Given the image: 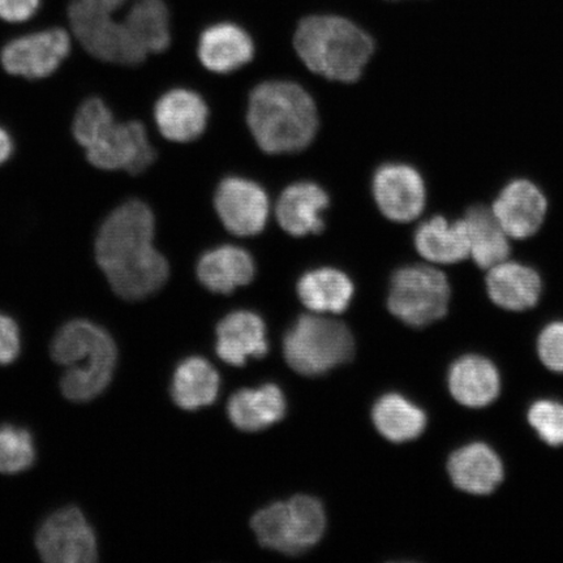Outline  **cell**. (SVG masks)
<instances>
[{
    "mask_svg": "<svg viewBox=\"0 0 563 563\" xmlns=\"http://www.w3.org/2000/svg\"><path fill=\"white\" fill-rule=\"evenodd\" d=\"M325 189L313 181H298L280 194L276 207L279 227L292 236L321 234L325 229L323 213L329 208Z\"/></svg>",
    "mask_w": 563,
    "mask_h": 563,
    "instance_id": "16",
    "label": "cell"
},
{
    "mask_svg": "<svg viewBox=\"0 0 563 563\" xmlns=\"http://www.w3.org/2000/svg\"><path fill=\"white\" fill-rule=\"evenodd\" d=\"M229 418L244 432H258L284 419L286 399L277 385L267 384L258 389H243L231 397Z\"/></svg>",
    "mask_w": 563,
    "mask_h": 563,
    "instance_id": "23",
    "label": "cell"
},
{
    "mask_svg": "<svg viewBox=\"0 0 563 563\" xmlns=\"http://www.w3.org/2000/svg\"><path fill=\"white\" fill-rule=\"evenodd\" d=\"M200 62L214 74H231L255 55L251 35L234 23H218L203 31L199 40Z\"/></svg>",
    "mask_w": 563,
    "mask_h": 563,
    "instance_id": "19",
    "label": "cell"
},
{
    "mask_svg": "<svg viewBox=\"0 0 563 563\" xmlns=\"http://www.w3.org/2000/svg\"><path fill=\"white\" fill-rule=\"evenodd\" d=\"M124 24L146 54L164 53L170 46V13L164 0H137Z\"/></svg>",
    "mask_w": 563,
    "mask_h": 563,
    "instance_id": "29",
    "label": "cell"
},
{
    "mask_svg": "<svg viewBox=\"0 0 563 563\" xmlns=\"http://www.w3.org/2000/svg\"><path fill=\"white\" fill-rule=\"evenodd\" d=\"M41 0H0V19L18 24L31 20L40 10Z\"/></svg>",
    "mask_w": 563,
    "mask_h": 563,
    "instance_id": "34",
    "label": "cell"
},
{
    "mask_svg": "<svg viewBox=\"0 0 563 563\" xmlns=\"http://www.w3.org/2000/svg\"><path fill=\"white\" fill-rule=\"evenodd\" d=\"M156 218L144 201L121 203L104 218L95 244L98 266L112 291L124 300H143L168 279V263L154 246Z\"/></svg>",
    "mask_w": 563,
    "mask_h": 563,
    "instance_id": "1",
    "label": "cell"
},
{
    "mask_svg": "<svg viewBox=\"0 0 563 563\" xmlns=\"http://www.w3.org/2000/svg\"><path fill=\"white\" fill-rule=\"evenodd\" d=\"M73 133L91 166L103 172L144 173L154 164V150L143 123L118 122L102 98L90 97L77 109Z\"/></svg>",
    "mask_w": 563,
    "mask_h": 563,
    "instance_id": "3",
    "label": "cell"
},
{
    "mask_svg": "<svg viewBox=\"0 0 563 563\" xmlns=\"http://www.w3.org/2000/svg\"><path fill=\"white\" fill-rule=\"evenodd\" d=\"M372 419L379 434L394 443L417 440L427 428L426 412L399 394L379 398Z\"/></svg>",
    "mask_w": 563,
    "mask_h": 563,
    "instance_id": "28",
    "label": "cell"
},
{
    "mask_svg": "<svg viewBox=\"0 0 563 563\" xmlns=\"http://www.w3.org/2000/svg\"><path fill=\"white\" fill-rule=\"evenodd\" d=\"M220 384V375L206 358L188 357L175 369L172 397L183 410L196 411L214 404Z\"/></svg>",
    "mask_w": 563,
    "mask_h": 563,
    "instance_id": "27",
    "label": "cell"
},
{
    "mask_svg": "<svg viewBox=\"0 0 563 563\" xmlns=\"http://www.w3.org/2000/svg\"><path fill=\"white\" fill-rule=\"evenodd\" d=\"M463 222L467 230L470 255L478 267L489 271L508 260L509 235L492 209L483 206L470 208Z\"/></svg>",
    "mask_w": 563,
    "mask_h": 563,
    "instance_id": "25",
    "label": "cell"
},
{
    "mask_svg": "<svg viewBox=\"0 0 563 563\" xmlns=\"http://www.w3.org/2000/svg\"><path fill=\"white\" fill-rule=\"evenodd\" d=\"M449 301V280L432 266L410 265L393 274L387 307L408 327L424 328L443 319Z\"/></svg>",
    "mask_w": 563,
    "mask_h": 563,
    "instance_id": "8",
    "label": "cell"
},
{
    "mask_svg": "<svg viewBox=\"0 0 563 563\" xmlns=\"http://www.w3.org/2000/svg\"><path fill=\"white\" fill-rule=\"evenodd\" d=\"M13 150H15V144H13L10 132L0 125V166H3L12 157Z\"/></svg>",
    "mask_w": 563,
    "mask_h": 563,
    "instance_id": "35",
    "label": "cell"
},
{
    "mask_svg": "<svg viewBox=\"0 0 563 563\" xmlns=\"http://www.w3.org/2000/svg\"><path fill=\"white\" fill-rule=\"evenodd\" d=\"M415 246L421 257L434 264L450 265L470 256V242L463 220L450 222L433 217L415 232Z\"/></svg>",
    "mask_w": 563,
    "mask_h": 563,
    "instance_id": "24",
    "label": "cell"
},
{
    "mask_svg": "<svg viewBox=\"0 0 563 563\" xmlns=\"http://www.w3.org/2000/svg\"><path fill=\"white\" fill-rule=\"evenodd\" d=\"M492 210L509 238L527 239L543 224L547 200L533 183L518 179L503 189Z\"/></svg>",
    "mask_w": 563,
    "mask_h": 563,
    "instance_id": "14",
    "label": "cell"
},
{
    "mask_svg": "<svg viewBox=\"0 0 563 563\" xmlns=\"http://www.w3.org/2000/svg\"><path fill=\"white\" fill-rule=\"evenodd\" d=\"M21 351L20 329L12 317L0 313V365L16 361Z\"/></svg>",
    "mask_w": 563,
    "mask_h": 563,
    "instance_id": "33",
    "label": "cell"
},
{
    "mask_svg": "<svg viewBox=\"0 0 563 563\" xmlns=\"http://www.w3.org/2000/svg\"><path fill=\"white\" fill-rule=\"evenodd\" d=\"M487 291L499 308L511 312H523L538 305L543 282L532 267L508 262L488 271Z\"/></svg>",
    "mask_w": 563,
    "mask_h": 563,
    "instance_id": "20",
    "label": "cell"
},
{
    "mask_svg": "<svg viewBox=\"0 0 563 563\" xmlns=\"http://www.w3.org/2000/svg\"><path fill=\"white\" fill-rule=\"evenodd\" d=\"M69 53V34L60 27H52L10 41L0 53V63L7 74L42 80L54 75Z\"/></svg>",
    "mask_w": 563,
    "mask_h": 563,
    "instance_id": "11",
    "label": "cell"
},
{
    "mask_svg": "<svg viewBox=\"0 0 563 563\" xmlns=\"http://www.w3.org/2000/svg\"><path fill=\"white\" fill-rule=\"evenodd\" d=\"M355 342L343 322L325 317L300 316L284 341L288 365L302 376L325 375L354 356Z\"/></svg>",
    "mask_w": 563,
    "mask_h": 563,
    "instance_id": "6",
    "label": "cell"
},
{
    "mask_svg": "<svg viewBox=\"0 0 563 563\" xmlns=\"http://www.w3.org/2000/svg\"><path fill=\"white\" fill-rule=\"evenodd\" d=\"M35 461L34 439L27 429L0 427V473L15 475L30 470Z\"/></svg>",
    "mask_w": 563,
    "mask_h": 563,
    "instance_id": "30",
    "label": "cell"
},
{
    "mask_svg": "<svg viewBox=\"0 0 563 563\" xmlns=\"http://www.w3.org/2000/svg\"><path fill=\"white\" fill-rule=\"evenodd\" d=\"M354 285L341 271L320 267L308 272L298 282L299 298L316 313H342L354 298Z\"/></svg>",
    "mask_w": 563,
    "mask_h": 563,
    "instance_id": "26",
    "label": "cell"
},
{
    "mask_svg": "<svg viewBox=\"0 0 563 563\" xmlns=\"http://www.w3.org/2000/svg\"><path fill=\"white\" fill-rule=\"evenodd\" d=\"M214 207L223 227L236 236H255L269 220L271 203L265 189L241 176H229L220 183Z\"/></svg>",
    "mask_w": 563,
    "mask_h": 563,
    "instance_id": "12",
    "label": "cell"
},
{
    "mask_svg": "<svg viewBox=\"0 0 563 563\" xmlns=\"http://www.w3.org/2000/svg\"><path fill=\"white\" fill-rule=\"evenodd\" d=\"M305 65L329 80L355 82L368 65L375 42L352 21L332 15L302 19L294 37Z\"/></svg>",
    "mask_w": 563,
    "mask_h": 563,
    "instance_id": "4",
    "label": "cell"
},
{
    "mask_svg": "<svg viewBox=\"0 0 563 563\" xmlns=\"http://www.w3.org/2000/svg\"><path fill=\"white\" fill-rule=\"evenodd\" d=\"M81 2L95 7V9L117 12L125 3V0H81Z\"/></svg>",
    "mask_w": 563,
    "mask_h": 563,
    "instance_id": "36",
    "label": "cell"
},
{
    "mask_svg": "<svg viewBox=\"0 0 563 563\" xmlns=\"http://www.w3.org/2000/svg\"><path fill=\"white\" fill-rule=\"evenodd\" d=\"M246 122L260 150L267 154L305 151L319 130L312 97L290 81H267L253 89Z\"/></svg>",
    "mask_w": 563,
    "mask_h": 563,
    "instance_id": "2",
    "label": "cell"
},
{
    "mask_svg": "<svg viewBox=\"0 0 563 563\" xmlns=\"http://www.w3.org/2000/svg\"><path fill=\"white\" fill-rule=\"evenodd\" d=\"M256 265L249 252L236 245H221L209 250L197 263V277L202 286L216 294H232L238 287L250 285L255 278Z\"/></svg>",
    "mask_w": 563,
    "mask_h": 563,
    "instance_id": "22",
    "label": "cell"
},
{
    "mask_svg": "<svg viewBox=\"0 0 563 563\" xmlns=\"http://www.w3.org/2000/svg\"><path fill=\"white\" fill-rule=\"evenodd\" d=\"M372 191L382 213L393 222L407 223L426 207V185L417 168L406 164H385L373 176Z\"/></svg>",
    "mask_w": 563,
    "mask_h": 563,
    "instance_id": "13",
    "label": "cell"
},
{
    "mask_svg": "<svg viewBox=\"0 0 563 563\" xmlns=\"http://www.w3.org/2000/svg\"><path fill=\"white\" fill-rule=\"evenodd\" d=\"M209 109L203 98L189 89H173L154 106L161 135L174 143H189L207 130Z\"/></svg>",
    "mask_w": 563,
    "mask_h": 563,
    "instance_id": "15",
    "label": "cell"
},
{
    "mask_svg": "<svg viewBox=\"0 0 563 563\" xmlns=\"http://www.w3.org/2000/svg\"><path fill=\"white\" fill-rule=\"evenodd\" d=\"M538 354L549 371L563 373V322L544 328L539 335Z\"/></svg>",
    "mask_w": 563,
    "mask_h": 563,
    "instance_id": "32",
    "label": "cell"
},
{
    "mask_svg": "<svg viewBox=\"0 0 563 563\" xmlns=\"http://www.w3.org/2000/svg\"><path fill=\"white\" fill-rule=\"evenodd\" d=\"M528 422L549 446H563V405L555 400H539L527 415Z\"/></svg>",
    "mask_w": 563,
    "mask_h": 563,
    "instance_id": "31",
    "label": "cell"
},
{
    "mask_svg": "<svg viewBox=\"0 0 563 563\" xmlns=\"http://www.w3.org/2000/svg\"><path fill=\"white\" fill-rule=\"evenodd\" d=\"M41 559L48 563H91L98 559L97 538L80 509H60L44 520L35 534Z\"/></svg>",
    "mask_w": 563,
    "mask_h": 563,
    "instance_id": "10",
    "label": "cell"
},
{
    "mask_svg": "<svg viewBox=\"0 0 563 563\" xmlns=\"http://www.w3.org/2000/svg\"><path fill=\"white\" fill-rule=\"evenodd\" d=\"M325 526L322 504L309 496L267 506L252 519L258 543L287 555L301 554L313 548L321 540Z\"/></svg>",
    "mask_w": 563,
    "mask_h": 563,
    "instance_id": "7",
    "label": "cell"
},
{
    "mask_svg": "<svg viewBox=\"0 0 563 563\" xmlns=\"http://www.w3.org/2000/svg\"><path fill=\"white\" fill-rule=\"evenodd\" d=\"M115 12L95 9L74 0L68 7L70 27L77 41L93 58L112 65L135 67L147 54L123 23L112 19Z\"/></svg>",
    "mask_w": 563,
    "mask_h": 563,
    "instance_id": "9",
    "label": "cell"
},
{
    "mask_svg": "<svg viewBox=\"0 0 563 563\" xmlns=\"http://www.w3.org/2000/svg\"><path fill=\"white\" fill-rule=\"evenodd\" d=\"M448 471L460 490L487 496L504 481V466L495 450L482 442L470 443L450 456Z\"/></svg>",
    "mask_w": 563,
    "mask_h": 563,
    "instance_id": "18",
    "label": "cell"
},
{
    "mask_svg": "<svg viewBox=\"0 0 563 563\" xmlns=\"http://www.w3.org/2000/svg\"><path fill=\"white\" fill-rule=\"evenodd\" d=\"M449 389L456 402L462 406L487 407L498 398L501 378L489 358L467 355L461 357L450 368Z\"/></svg>",
    "mask_w": 563,
    "mask_h": 563,
    "instance_id": "21",
    "label": "cell"
},
{
    "mask_svg": "<svg viewBox=\"0 0 563 563\" xmlns=\"http://www.w3.org/2000/svg\"><path fill=\"white\" fill-rule=\"evenodd\" d=\"M267 350L265 322L255 312H232L218 323L216 351L224 363L243 367L251 357H264Z\"/></svg>",
    "mask_w": 563,
    "mask_h": 563,
    "instance_id": "17",
    "label": "cell"
},
{
    "mask_svg": "<svg viewBox=\"0 0 563 563\" xmlns=\"http://www.w3.org/2000/svg\"><path fill=\"white\" fill-rule=\"evenodd\" d=\"M52 357L55 363L68 367L60 382L63 396L81 404L101 396L110 385L118 351L114 340L102 327L87 320H74L55 334Z\"/></svg>",
    "mask_w": 563,
    "mask_h": 563,
    "instance_id": "5",
    "label": "cell"
}]
</instances>
